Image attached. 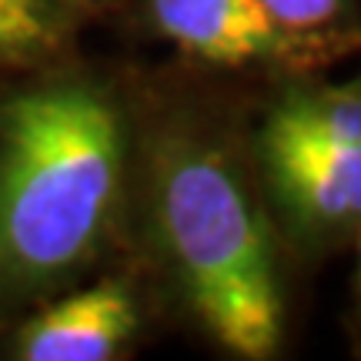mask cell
Segmentation results:
<instances>
[{
    "instance_id": "cell-1",
    "label": "cell",
    "mask_w": 361,
    "mask_h": 361,
    "mask_svg": "<svg viewBox=\"0 0 361 361\" xmlns=\"http://www.w3.org/2000/svg\"><path fill=\"white\" fill-rule=\"evenodd\" d=\"M130 238L151 291L214 351L281 355L291 261L261 191L251 104L194 78L134 84Z\"/></svg>"
},
{
    "instance_id": "cell-2",
    "label": "cell",
    "mask_w": 361,
    "mask_h": 361,
    "mask_svg": "<svg viewBox=\"0 0 361 361\" xmlns=\"http://www.w3.org/2000/svg\"><path fill=\"white\" fill-rule=\"evenodd\" d=\"M134 84L74 61L0 97V308L64 291L128 241Z\"/></svg>"
},
{
    "instance_id": "cell-3",
    "label": "cell",
    "mask_w": 361,
    "mask_h": 361,
    "mask_svg": "<svg viewBox=\"0 0 361 361\" xmlns=\"http://www.w3.org/2000/svg\"><path fill=\"white\" fill-rule=\"evenodd\" d=\"M251 147L288 261L314 268L351 247L361 228V144L301 141L251 117Z\"/></svg>"
},
{
    "instance_id": "cell-4",
    "label": "cell",
    "mask_w": 361,
    "mask_h": 361,
    "mask_svg": "<svg viewBox=\"0 0 361 361\" xmlns=\"http://www.w3.org/2000/svg\"><path fill=\"white\" fill-rule=\"evenodd\" d=\"M147 34L204 74L278 80L324 71L331 61L295 37L261 0H137Z\"/></svg>"
},
{
    "instance_id": "cell-5",
    "label": "cell",
    "mask_w": 361,
    "mask_h": 361,
    "mask_svg": "<svg viewBox=\"0 0 361 361\" xmlns=\"http://www.w3.org/2000/svg\"><path fill=\"white\" fill-rule=\"evenodd\" d=\"M151 284L141 271L80 278L37 301L7 338L17 361H114L124 358L147 324Z\"/></svg>"
},
{
    "instance_id": "cell-6",
    "label": "cell",
    "mask_w": 361,
    "mask_h": 361,
    "mask_svg": "<svg viewBox=\"0 0 361 361\" xmlns=\"http://www.w3.org/2000/svg\"><path fill=\"white\" fill-rule=\"evenodd\" d=\"M80 24L67 0H0V74L64 61Z\"/></svg>"
},
{
    "instance_id": "cell-7",
    "label": "cell",
    "mask_w": 361,
    "mask_h": 361,
    "mask_svg": "<svg viewBox=\"0 0 361 361\" xmlns=\"http://www.w3.org/2000/svg\"><path fill=\"white\" fill-rule=\"evenodd\" d=\"M295 37L338 64L361 54V0H261Z\"/></svg>"
},
{
    "instance_id": "cell-8",
    "label": "cell",
    "mask_w": 361,
    "mask_h": 361,
    "mask_svg": "<svg viewBox=\"0 0 361 361\" xmlns=\"http://www.w3.org/2000/svg\"><path fill=\"white\" fill-rule=\"evenodd\" d=\"M355 274H351V301H348V335H351V348L361 355V228L355 234Z\"/></svg>"
},
{
    "instance_id": "cell-9",
    "label": "cell",
    "mask_w": 361,
    "mask_h": 361,
    "mask_svg": "<svg viewBox=\"0 0 361 361\" xmlns=\"http://www.w3.org/2000/svg\"><path fill=\"white\" fill-rule=\"evenodd\" d=\"M74 13H78L80 20H90V17H104L107 11H114L121 4H128V0H67Z\"/></svg>"
}]
</instances>
